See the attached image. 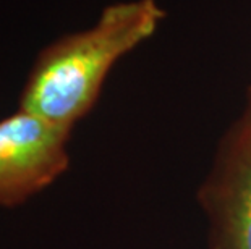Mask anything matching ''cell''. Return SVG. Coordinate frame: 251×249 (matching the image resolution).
<instances>
[{"instance_id":"6da1fadb","label":"cell","mask_w":251,"mask_h":249,"mask_svg":"<svg viewBox=\"0 0 251 249\" xmlns=\"http://www.w3.org/2000/svg\"><path fill=\"white\" fill-rule=\"evenodd\" d=\"M162 17L154 0L110 5L93 28L42 52L21 92L20 109L72 130L93 107L114 63L148 39Z\"/></svg>"},{"instance_id":"7a4b0ae2","label":"cell","mask_w":251,"mask_h":249,"mask_svg":"<svg viewBox=\"0 0 251 249\" xmlns=\"http://www.w3.org/2000/svg\"><path fill=\"white\" fill-rule=\"evenodd\" d=\"M70 128L18 110L0 120V205H17L68 167Z\"/></svg>"},{"instance_id":"3957f363","label":"cell","mask_w":251,"mask_h":249,"mask_svg":"<svg viewBox=\"0 0 251 249\" xmlns=\"http://www.w3.org/2000/svg\"><path fill=\"white\" fill-rule=\"evenodd\" d=\"M221 214L228 249H251V128L228 162Z\"/></svg>"}]
</instances>
